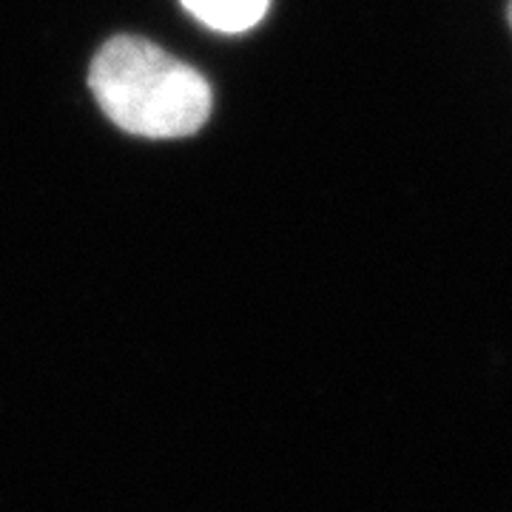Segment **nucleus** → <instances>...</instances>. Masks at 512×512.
Wrapping results in <instances>:
<instances>
[{
  "label": "nucleus",
  "mask_w": 512,
  "mask_h": 512,
  "mask_svg": "<svg viewBox=\"0 0 512 512\" xmlns=\"http://www.w3.org/2000/svg\"><path fill=\"white\" fill-rule=\"evenodd\" d=\"M507 20H510V29H512V0H510V6H507Z\"/></svg>",
  "instance_id": "7ed1b4c3"
},
{
  "label": "nucleus",
  "mask_w": 512,
  "mask_h": 512,
  "mask_svg": "<svg viewBox=\"0 0 512 512\" xmlns=\"http://www.w3.org/2000/svg\"><path fill=\"white\" fill-rule=\"evenodd\" d=\"M89 86L103 114L134 137H188L211 117L208 80L143 37H111L94 55Z\"/></svg>",
  "instance_id": "f257e3e1"
},
{
  "label": "nucleus",
  "mask_w": 512,
  "mask_h": 512,
  "mask_svg": "<svg viewBox=\"0 0 512 512\" xmlns=\"http://www.w3.org/2000/svg\"><path fill=\"white\" fill-rule=\"evenodd\" d=\"M180 3L191 18H197L202 26L222 35H239L254 29L268 15L271 6V0H180Z\"/></svg>",
  "instance_id": "f03ea898"
}]
</instances>
